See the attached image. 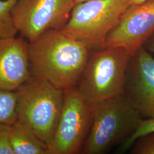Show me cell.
I'll return each instance as SVG.
<instances>
[{
  "label": "cell",
  "mask_w": 154,
  "mask_h": 154,
  "mask_svg": "<svg viewBox=\"0 0 154 154\" xmlns=\"http://www.w3.org/2000/svg\"><path fill=\"white\" fill-rule=\"evenodd\" d=\"M130 149L131 154H154V132L138 138Z\"/></svg>",
  "instance_id": "obj_15"
},
{
  "label": "cell",
  "mask_w": 154,
  "mask_h": 154,
  "mask_svg": "<svg viewBox=\"0 0 154 154\" xmlns=\"http://www.w3.org/2000/svg\"><path fill=\"white\" fill-rule=\"evenodd\" d=\"M85 41L51 29L29 42L31 75L48 81L59 88L76 87L90 55Z\"/></svg>",
  "instance_id": "obj_1"
},
{
  "label": "cell",
  "mask_w": 154,
  "mask_h": 154,
  "mask_svg": "<svg viewBox=\"0 0 154 154\" xmlns=\"http://www.w3.org/2000/svg\"><path fill=\"white\" fill-rule=\"evenodd\" d=\"M91 1V0H74L75 4H78V3H81V2H85V1Z\"/></svg>",
  "instance_id": "obj_19"
},
{
  "label": "cell",
  "mask_w": 154,
  "mask_h": 154,
  "mask_svg": "<svg viewBox=\"0 0 154 154\" xmlns=\"http://www.w3.org/2000/svg\"><path fill=\"white\" fill-rule=\"evenodd\" d=\"M4 1H17L18 0H4Z\"/></svg>",
  "instance_id": "obj_20"
},
{
  "label": "cell",
  "mask_w": 154,
  "mask_h": 154,
  "mask_svg": "<svg viewBox=\"0 0 154 154\" xmlns=\"http://www.w3.org/2000/svg\"><path fill=\"white\" fill-rule=\"evenodd\" d=\"M142 119L123 95L93 105L92 124L81 153L105 154L121 146Z\"/></svg>",
  "instance_id": "obj_3"
},
{
  "label": "cell",
  "mask_w": 154,
  "mask_h": 154,
  "mask_svg": "<svg viewBox=\"0 0 154 154\" xmlns=\"http://www.w3.org/2000/svg\"><path fill=\"white\" fill-rule=\"evenodd\" d=\"M149 0H131V5H136V4H140L143 3L146 1H147Z\"/></svg>",
  "instance_id": "obj_18"
},
{
  "label": "cell",
  "mask_w": 154,
  "mask_h": 154,
  "mask_svg": "<svg viewBox=\"0 0 154 154\" xmlns=\"http://www.w3.org/2000/svg\"><path fill=\"white\" fill-rule=\"evenodd\" d=\"M30 77L28 41L21 36L0 38V88L16 91Z\"/></svg>",
  "instance_id": "obj_10"
},
{
  "label": "cell",
  "mask_w": 154,
  "mask_h": 154,
  "mask_svg": "<svg viewBox=\"0 0 154 154\" xmlns=\"http://www.w3.org/2000/svg\"><path fill=\"white\" fill-rule=\"evenodd\" d=\"M75 5L74 0H18L12 10L13 22L30 42L47 30H62Z\"/></svg>",
  "instance_id": "obj_7"
},
{
  "label": "cell",
  "mask_w": 154,
  "mask_h": 154,
  "mask_svg": "<svg viewBox=\"0 0 154 154\" xmlns=\"http://www.w3.org/2000/svg\"><path fill=\"white\" fill-rule=\"evenodd\" d=\"M154 132V118L142 119L139 122L138 127L132 135L126 141L122 144L117 150L118 154H122L130 149L138 138Z\"/></svg>",
  "instance_id": "obj_14"
},
{
  "label": "cell",
  "mask_w": 154,
  "mask_h": 154,
  "mask_svg": "<svg viewBox=\"0 0 154 154\" xmlns=\"http://www.w3.org/2000/svg\"><path fill=\"white\" fill-rule=\"evenodd\" d=\"M131 0H91L76 4L63 32L102 49L105 39L119 22Z\"/></svg>",
  "instance_id": "obj_5"
},
{
  "label": "cell",
  "mask_w": 154,
  "mask_h": 154,
  "mask_svg": "<svg viewBox=\"0 0 154 154\" xmlns=\"http://www.w3.org/2000/svg\"><path fill=\"white\" fill-rule=\"evenodd\" d=\"M143 46L149 52L154 54V33L146 42Z\"/></svg>",
  "instance_id": "obj_17"
},
{
  "label": "cell",
  "mask_w": 154,
  "mask_h": 154,
  "mask_svg": "<svg viewBox=\"0 0 154 154\" xmlns=\"http://www.w3.org/2000/svg\"><path fill=\"white\" fill-rule=\"evenodd\" d=\"M16 119V91L0 88V123L11 124Z\"/></svg>",
  "instance_id": "obj_12"
},
{
  "label": "cell",
  "mask_w": 154,
  "mask_h": 154,
  "mask_svg": "<svg viewBox=\"0 0 154 154\" xmlns=\"http://www.w3.org/2000/svg\"><path fill=\"white\" fill-rule=\"evenodd\" d=\"M123 95L143 118H154V58L144 46L131 57Z\"/></svg>",
  "instance_id": "obj_9"
},
{
  "label": "cell",
  "mask_w": 154,
  "mask_h": 154,
  "mask_svg": "<svg viewBox=\"0 0 154 154\" xmlns=\"http://www.w3.org/2000/svg\"><path fill=\"white\" fill-rule=\"evenodd\" d=\"M154 33V0L131 5L108 34L102 48H122L132 56Z\"/></svg>",
  "instance_id": "obj_8"
},
{
  "label": "cell",
  "mask_w": 154,
  "mask_h": 154,
  "mask_svg": "<svg viewBox=\"0 0 154 154\" xmlns=\"http://www.w3.org/2000/svg\"><path fill=\"white\" fill-rule=\"evenodd\" d=\"M17 119L49 147L63 109L65 90L38 77H30L16 91Z\"/></svg>",
  "instance_id": "obj_2"
},
{
  "label": "cell",
  "mask_w": 154,
  "mask_h": 154,
  "mask_svg": "<svg viewBox=\"0 0 154 154\" xmlns=\"http://www.w3.org/2000/svg\"><path fill=\"white\" fill-rule=\"evenodd\" d=\"M8 135L14 154H50L48 144L18 119L8 125Z\"/></svg>",
  "instance_id": "obj_11"
},
{
  "label": "cell",
  "mask_w": 154,
  "mask_h": 154,
  "mask_svg": "<svg viewBox=\"0 0 154 154\" xmlns=\"http://www.w3.org/2000/svg\"><path fill=\"white\" fill-rule=\"evenodd\" d=\"M131 57L122 48H103L90 53L77 86L85 100L93 106L122 95Z\"/></svg>",
  "instance_id": "obj_4"
},
{
  "label": "cell",
  "mask_w": 154,
  "mask_h": 154,
  "mask_svg": "<svg viewBox=\"0 0 154 154\" xmlns=\"http://www.w3.org/2000/svg\"><path fill=\"white\" fill-rule=\"evenodd\" d=\"M93 106L76 87L65 90L59 122L49 146L50 154H77L82 151L92 124Z\"/></svg>",
  "instance_id": "obj_6"
},
{
  "label": "cell",
  "mask_w": 154,
  "mask_h": 154,
  "mask_svg": "<svg viewBox=\"0 0 154 154\" xmlns=\"http://www.w3.org/2000/svg\"><path fill=\"white\" fill-rule=\"evenodd\" d=\"M8 125L0 123V154H14L9 139Z\"/></svg>",
  "instance_id": "obj_16"
},
{
  "label": "cell",
  "mask_w": 154,
  "mask_h": 154,
  "mask_svg": "<svg viewBox=\"0 0 154 154\" xmlns=\"http://www.w3.org/2000/svg\"><path fill=\"white\" fill-rule=\"evenodd\" d=\"M16 2L0 0V38L15 37L18 33L12 17V10Z\"/></svg>",
  "instance_id": "obj_13"
}]
</instances>
